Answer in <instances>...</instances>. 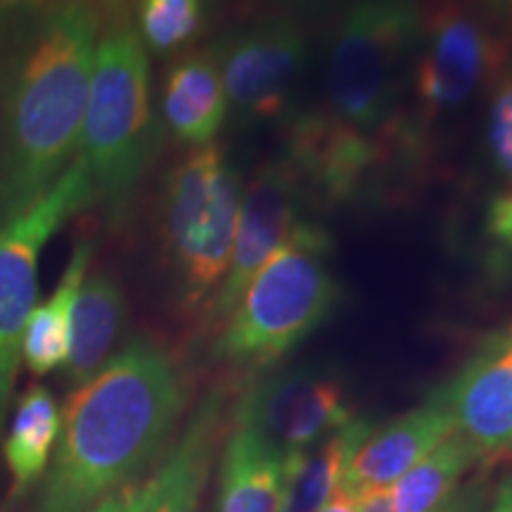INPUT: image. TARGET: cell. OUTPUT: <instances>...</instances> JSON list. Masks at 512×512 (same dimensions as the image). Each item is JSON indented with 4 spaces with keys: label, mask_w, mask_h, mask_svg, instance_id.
Masks as SVG:
<instances>
[{
    "label": "cell",
    "mask_w": 512,
    "mask_h": 512,
    "mask_svg": "<svg viewBox=\"0 0 512 512\" xmlns=\"http://www.w3.org/2000/svg\"><path fill=\"white\" fill-rule=\"evenodd\" d=\"M185 377L164 347L133 339L64 403L38 512H88L143 482L174 441Z\"/></svg>",
    "instance_id": "1"
},
{
    "label": "cell",
    "mask_w": 512,
    "mask_h": 512,
    "mask_svg": "<svg viewBox=\"0 0 512 512\" xmlns=\"http://www.w3.org/2000/svg\"><path fill=\"white\" fill-rule=\"evenodd\" d=\"M100 31L91 0H57L0 55V221L76 159Z\"/></svg>",
    "instance_id": "2"
},
{
    "label": "cell",
    "mask_w": 512,
    "mask_h": 512,
    "mask_svg": "<svg viewBox=\"0 0 512 512\" xmlns=\"http://www.w3.org/2000/svg\"><path fill=\"white\" fill-rule=\"evenodd\" d=\"M339 302L328 230L302 219L219 325L214 358L252 373L273 366L311 337Z\"/></svg>",
    "instance_id": "3"
},
{
    "label": "cell",
    "mask_w": 512,
    "mask_h": 512,
    "mask_svg": "<svg viewBox=\"0 0 512 512\" xmlns=\"http://www.w3.org/2000/svg\"><path fill=\"white\" fill-rule=\"evenodd\" d=\"M150 60L133 22L102 27L76 162L86 171L95 204L119 214L157 152Z\"/></svg>",
    "instance_id": "4"
},
{
    "label": "cell",
    "mask_w": 512,
    "mask_h": 512,
    "mask_svg": "<svg viewBox=\"0 0 512 512\" xmlns=\"http://www.w3.org/2000/svg\"><path fill=\"white\" fill-rule=\"evenodd\" d=\"M242 181L216 143L190 147L162 190L164 254L185 306L211 302L226 278L242 207Z\"/></svg>",
    "instance_id": "5"
},
{
    "label": "cell",
    "mask_w": 512,
    "mask_h": 512,
    "mask_svg": "<svg viewBox=\"0 0 512 512\" xmlns=\"http://www.w3.org/2000/svg\"><path fill=\"white\" fill-rule=\"evenodd\" d=\"M418 0H356L335 29L328 55V114L363 136L399 117L406 64L420 36Z\"/></svg>",
    "instance_id": "6"
},
{
    "label": "cell",
    "mask_w": 512,
    "mask_h": 512,
    "mask_svg": "<svg viewBox=\"0 0 512 512\" xmlns=\"http://www.w3.org/2000/svg\"><path fill=\"white\" fill-rule=\"evenodd\" d=\"M93 204L86 171L74 159L36 202L0 221V430L22 361L24 328L38 304L41 256L57 230Z\"/></svg>",
    "instance_id": "7"
},
{
    "label": "cell",
    "mask_w": 512,
    "mask_h": 512,
    "mask_svg": "<svg viewBox=\"0 0 512 512\" xmlns=\"http://www.w3.org/2000/svg\"><path fill=\"white\" fill-rule=\"evenodd\" d=\"M418 57L411 72L413 121L420 131L458 110L498 64V46L477 15L456 0H437L420 15Z\"/></svg>",
    "instance_id": "8"
},
{
    "label": "cell",
    "mask_w": 512,
    "mask_h": 512,
    "mask_svg": "<svg viewBox=\"0 0 512 512\" xmlns=\"http://www.w3.org/2000/svg\"><path fill=\"white\" fill-rule=\"evenodd\" d=\"M228 110L245 124L285 119L306 67V36L290 17H268L214 46Z\"/></svg>",
    "instance_id": "9"
},
{
    "label": "cell",
    "mask_w": 512,
    "mask_h": 512,
    "mask_svg": "<svg viewBox=\"0 0 512 512\" xmlns=\"http://www.w3.org/2000/svg\"><path fill=\"white\" fill-rule=\"evenodd\" d=\"M354 418L347 387L328 370L292 368L249 384L230 411L278 448L283 456L304 453Z\"/></svg>",
    "instance_id": "10"
},
{
    "label": "cell",
    "mask_w": 512,
    "mask_h": 512,
    "mask_svg": "<svg viewBox=\"0 0 512 512\" xmlns=\"http://www.w3.org/2000/svg\"><path fill=\"white\" fill-rule=\"evenodd\" d=\"M285 162L309 200L347 204L366 195L384 164L406 162L387 131L363 136L328 112H299L285 128Z\"/></svg>",
    "instance_id": "11"
},
{
    "label": "cell",
    "mask_w": 512,
    "mask_h": 512,
    "mask_svg": "<svg viewBox=\"0 0 512 512\" xmlns=\"http://www.w3.org/2000/svg\"><path fill=\"white\" fill-rule=\"evenodd\" d=\"M309 202L304 185L285 159L261 164L242 192L238 233L226 278L209 302V320L219 328L238 304L240 294L252 283L292 228L302 221V209Z\"/></svg>",
    "instance_id": "12"
},
{
    "label": "cell",
    "mask_w": 512,
    "mask_h": 512,
    "mask_svg": "<svg viewBox=\"0 0 512 512\" xmlns=\"http://www.w3.org/2000/svg\"><path fill=\"white\" fill-rule=\"evenodd\" d=\"M439 392L479 458L512 453V325L486 335Z\"/></svg>",
    "instance_id": "13"
},
{
    "label": "cell",
    "mask_w": 512,
    "mask_h": 512,
    "mask_svg": "<svg viewBox=\"0 0 512 512\" xmlns=\"http://www.w3.org/2000/svg\"><path fill=\"white\" fill-rule=\"evenodd\" d=\"M233 411V408H230ZM228 392L216 387L197 403L181 434L171 441L143 484L138 512H195L207 486L221 434L226 432Z\"/></svg>",
    "instance_id": "14"
},
{
    "label": "cell",
    "mask_w": 512,
    "mask_h": 512,
    "mask_svg": "<svg viewBox=\"0 0 512 512\" xmlns=\"http://www.w3.org/2000/svg\"><path fill=\"white\" fill-rule=\"evenodd\" d=\"M453 432H456V422L437 389L418 408L370 432V437L363 441L351 460L342 486L351 494L392 489L415 463H420Z\"/></svg>",
    "instance_id": "15"
},
{
    "label": "cell",
    "mask_w": 512,
    "mask_h": 512,
    "mask_svg": "<svg viewBox=\"0 0 512 512\" xmlns=\"http://www.w3.org/2000/svg\"><path fill=\"white\" fill-rule=\"evenodd\" d=\"M162 117L181 143L190 147L214 143L228 117L214 48L188 53L171 64L162 86Z\"/></svg>",
    "instance_id": "16"
},
{
    "label": "cell",
    "mask_w": 512,
    "mask_h": 512,
    "mask_svg": "<svg viewBox=\"0 0 512 512\" xmlns=\"http://www.w3.org/2000/svg\"><path fill=\"white\" fill-rule=\"evenodd\" d=\"M219 512H285V456L233 420L221 456Z\"/></svg>",
    "instance_id": "17"
},
{
    "label": "cell",
    "mask_w": 512,
    "mask_h": 512,
    "mask_svg": "<svg viewBox=\"0 0 512 512\" xmlns=\"http://www.w3.org/2000/svg\"><path fill=\"white\" fill-rule=\"evenodd\" d=\"M126 320V299L119 280L107 271L86 273L72 311V337L64 363L67 380L79 387L110 361Z\"/></svg>",
    "instance_id": "18"
},
{
    "label": "cell",
    "mask_w": 512,
    "mask_h": 512,
    "mask_svg": "<svg viewBox=\"0 0 512 512\" xmlns=\"http://www.w3.org/2000/svg\"><path fill=\"white\" fill-rule=\"evenodd\" d=\"M373 430L370 420L351 418L309 451L285 456V512H316L342 489L351 460Z\"/></svg>",
    "instance_id": "19"
},
{
    "label": "cell",
    "mask_w": 512,
    "mask_h": 512,
    "mask_svg": "<svg viewBox=\"0 0 512 512\" xmlns=\"http://www.w3.org/2000/svg\"><path fill=\"white\" fill-rule=\"evenodd\" d=\"M91 256L93 242H79L64 266L60 283L50 292L46 302L36 304L31 311L22 337V363L34 375H48L57 368H64L67 363L74 302L88 273Z\"/></svg>",
    "instance_id": "20"
},
{
    "label": "cell",
    "mask_w": 512,
    "mask_h": 512,
    "mask_svg": "<svg viewBox=\"0 0 512 512\" xmlns=\"http://www.w3.org/2000/svg\"><path fill=\"white\" fill-rule=\"evenodd\" d=\"M62 411L55 396L43 384L19 396L12 413L8 437L3 441V456L12 475V489L24 491L48 470L57 437H60Z\"/></svg>",
    "instance_id": "21"
},
{
    "label": "cell",
    "mask_w": 512,
    "mask_h": 512,
    "mask_svg": "<svg viewBox=\"0 0 512 512\" xmlns=\"http://www.w3.org/2000/svg\"><path fill=\"white\" fill-rule=\"evenodd\" d=\"M479 460L482 458L475 446L460 432H453L389 489L396 512H432L439 508Z\"/></svg>",
    "instance_id": "22"
},
{
    "label": "cell",
    "mask_w": 512,
    "mask_h": 512,
    "mask_svg": "<svg viewBox=\"0 0 512 512\" xmlns=\"http://www.w3.org/2000/svg\"><path fill=\"white\" fill-rule=\"evenodd\" d=\"M202 17L204 0H138L133 27L145 50L171 55L197 36Z\"/></svg>",
    "instance_id": "23"
},
{
    "label": "cell",
    "mask_w": 512,
    "mask_h": 512,
    "mask_svg": "<svg viewBox=\"0 0 512 512\" xmlns=\"http://www.w3.org/2000/svg\"><path fill=\"white\" fill-rule=\"evenodd\" d=\"M486 143H489L491 162L498 174L512 181V72L498 81L494 100H491Z\"/></svg>",
    "instance_id": "24"
},
{
    "label": "cell",
    "mask_w": 512,
    "mask_h": 512,
    "mask_svg": "<svg viewBox=\"0 0 512 512\" xmlns=\"http://www.w3.org/2000/svg\"><path fill=\"white\" fill-rule=\"evenodd\" d=\"M486 233L496 245L498 259L512 266V190L498 195L486 216Z\"/></svg>",
    "instance_id": "25"
},
{
    "label": "cell",
    "mask_w": 512,
    "mask_h": 512,
    "mask_svg": "<svg viewBox=\"0 0 512 512\" xmlns=\"http://www.w3.org/2000/svg\"><path fill=\"white\" fill-rule=\"evenodd\" d=\"M489 496L491 491L486 477H475L467 484L458 486V489L432 512H484L486 503H489Z\"/></svg>",
    "instance_id": "26"
},
{
    "label": "cell",
    "mask_w": 512,
    "mask_h": 512,
    "mask_svg": "<svg viewBox=\"0 0 512 512\" xmlns=\"http://www.w3.org/2000/svg\"><path fill=\"white\" fill-rule=\"evenodd\" d=\"M143 482H136L126 489L114 491L112 496L102 498L98 505H93L88 512H138L140 510V501H143Z\"/></svg>",
    "instance_id": "27"
},
{
    "label": "cell",
    "mask_w": 512,
    "mask_h": 512,
    "mask_svg": "<svg viewBox=\"0 0 512 512\" xmlns=\"http://www.w3.org/2000/svg\"><path fill=\"white\" fill-rule=\"evenodd\" d=\"M91 3L98 10L102 27H110V24L131 22V10L136 12L138 0H91Z\"/></svg>",
    "instance_id": "28"
},
{
    "label": "cell",
    "mask_w": 512,
    "mask_h": 512,
    "mask_svg": "<svg viewBox=\"0 0 512 512\" xmlns=\"http://www.w3.org/2000/svg\"><path fill=\"white\" fill-rule=\"evenodd\" d=\"M358 512H396L392 491L389 489H370L358 491Z\"/></svg>",
    "instance_id": "29"
},
{
    "label": "cell",
    "mask_w": 512,
    "mask_h": 512,
    "mask_svg": "<svg viewBox=\"0 0 512 512\" xmlns=\"http://www.w3.org/2000/svg\"><path fill=\"white\" fill-rule=\"evenodd\" d=\"M484 512H512V472L498 482L496 491L489 496Z\"/></svg>",
    "instance_id": "30"
},
{
    "label": "cell",
    "mask_w": 512,
    "mask_h": 512,
    "mask_svg": "<svg viewBox=\"0 0 512 512\" xmlns=\"http://www.w3.org/2000/svg\"><path fill=\"white\" fill-rule=\"evenodd\" d=\"M316 512H358V498L342 486Z\"/></svg>",
    "instance_id": "31"
},
{
    "label": "cell",
    "mask_w": 512,
    "mask_h": 512,
    "mask_svg": "<svg viewBox=\"0 0 512 512\" xmlns=\"http://www.w3.org/2000/svg\"><path fill=\"white\" fill-rule=\"evenodd\" d=\"M46 3V0H0V8H15V5H34Z\"/></svg>",
    "instance_id": "32"
},
{
    "label": "cell",
    "mask_w": 512,
    "mask_h": 512,
    "mask_svg": "<svg viewBox=\"0 0 512 512\" xmlns=\"http://www.w3.org/2000/svg\"><path fill=\"white\" fill-rule=\"evenodd\" d=\"M294 3H306V5H316V3H328V0H294Z\"/></svg>",
    "instance_id": "33"
}]
</instances>
